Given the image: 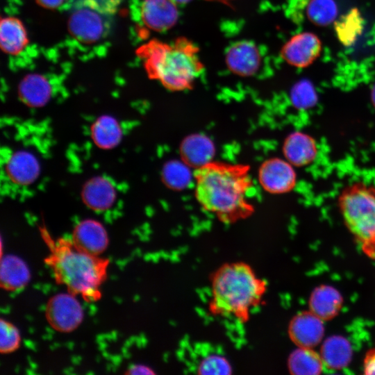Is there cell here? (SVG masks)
Listing matches in <instances>:
<instances>
[{"instance_id": "26", "label": "cell", "mask_w": 375, "mask_h": 375, "mask_svg": "<svg viewBox=\"0 0 375 375\" xmlns=\"http://www.w3.org/2000/svg\"><path fill=\"white\" fill-rule=\"evenodd\" d=\"M338 8L334 0H310L306 8L307 18L313 24L324 26L333 22Z\"/></svg>"}, {"instance_id": "7", "label": "cell", "mask_w": 375, "mask_h": 375, "mask_svg": "<svg viewBox=\"0 0 375 375\" xmlns=\"http://www.w3.org/2000/svg\"><path fill=\"white\" fill-rule=\"evenodd\" d=\"M45 317L49 324L60 333H70L82 323L84 311L76 296L58 293L49 299L45 307Z\"/></svg>"}, {"instance_id": "13", "label": "cell", "mask_w": 375, "mask_h": 375, "mask_svg": "<svg viewBox=\"0 0 375 375\" xmlns=\"http://www.w3.org/2000/svg\"><path fill=\"white\" fill-rule=\"evenodd\" d=\"M6 172L12 183L28 185L33 183L39 177L40 164L32 152L18 150L13 152L7 160Z\"/></svg>"}, {"instance_id": "29", "label": "cell", "mask_w": 375, "mask_h": 375, "mask_svg": "<svg viewBox=\"0 0 375 375\" xmlns=\"http://www.w3.org/2000/svg\"><path fill=\"white\" fill-rule=\"evenodd\" d=\"M292 97L298 104L309 103L315 99V91L308 81L297 83L292 91Z\"/></svg>"}, {"instance_id": "24", "label": "cell", "mask_w": 375, "mask_h": 375, "mask_svg": "<svg viewBox=\"0 0 375 375\" xmlns=\"http://www.w3.org/2000/svg\"><path fill=\"white\" fill-rule=\"evenodd\" d=\"M351 354L349 343L341 336L329 338L324 342L321 349L324 364L334 369L345 367L350 361Z\"/></svg>"}, {"instance_id": "20", "label": "cell", "mask_w": 375, "mask_h": 375, "mask_svg": "<svg viewBox=\"0 0 375 375\" xmlns=\"http://www.w3.org/2000/svg\"><path fill=\"white\" fill-rule=\"evenodd\" d=\"M28 35L22 22L14 17L2 18L0 24V44L6 53L16 55L28 44Z\"/></svg>"}, {"instance_id": "15", "label": "cell", "mask_w": 375, "mask_h": 375, "mask_svg": "<svg viewBox=\"0 0 375 375\" xmlns=\"http://www.w3.org/2000/svg\"><path fill=\"white\" fill-rule=\"evenodd\" d=\"M228 69L234 74L247 76L256 73L260 64V55L255 44L239 42L229 48L226 56Z\"/></svg>"}, {"instance_id": "30", "label": "cell", "mask_w": 375, "mask_h": 375, "mask_svg": "<svg viewBox=\"0 0 375 375\" xmlns=\"http://www.w3.org/2000/svg\"><path fill=\"white\" fill-rule=\"evenodd\" d=\"M362 368L365 374H375V346L366 353Z\"/></svg>"}, {"instance_id": "16", "label": "cell", "mask_w": 375, "mask_h": 375, "mask_svg": "<svg viewBox=\"0 0 375 375\" xmlns=\"http://www.w3.org/2000/svg\"><path fill=\"white\" fill-rule=\"evenodd\" d=\"M81 196L83 203L94 211L110 208L116 200V190L110 181L103 176H95L83 185Z\"/></svg>"}, {"instance_id": "27", "label": "cell", "mask_w": 375, "mask_h": 375, "mask_svg": "<svg viewBox=\"0 0 375 375\" xmlns=\"http://www.w3.org/2000/svg\"><path fill=\"white\" fill-rule=\"evenodd\" d=\"M197 371L201 375H229L233 373V367L226 357L219 354H210L200 361Z\"/></svg>"}, {"instance_id": "17", "label": "cell", "mask_w": 375, "mask_h": 375, "mask_svg": "<svg viewBox=\"0 0 375 375\" xmlns=\"http://www.w3.org/2000/svg\"><path fill=\"white\" fill-rule=\"evenodd\" d=\"M31 280V272L23 259L14 254L2 256L0 262V286L8 292L24 289Z\"/></svg>"}, {"instance_id": "34", "label": "cell", "mask_w": 375, "mask_h": 375, "mask_svg": "<svg viewBox=\"0 0 375 375\" xmlns=\"http://www.w3.org/2000/svg\"><path fill=\"white\" fill-rule=\"evenodd\" d=\"M372 97L373 101L375 103V85H374V88L372 90Z\"/></svg>"}, {"instance_id": "23", "label": "cell", "mask_w": 375, "mask_h": 375, "mask_svg": "<svg viewBox=\"0 0 375 375\" xmlns=\"http://www.w3.org/2000/svg\"><path fill=\"white\" fill-rule=\"evenodd\" d=\"M324 365L321 355L307 347L294 350L288 360V369L292 374H319Z\"/></svg>"}, {"instance_id": "5", "label": "cell", "mask_w": 375, "mask_h": 375, "mask_svg": "<svg viewBox=\"0 0 375 375\" xmlns=\"http://www.w3.org/2000/svg\"><path fill=\"white\" fill-rule=\"evenodd\" d=\"M338 205L356 244L367 257L375 260V186L353 181L341 190Z\"/></svg>"}, {"instance_id": "8", "label": "cell", "mask_w": 375, "mask_h": 375, "mask_svg": "<svg viewBox=\"0 0 375 375\" xmlns=\"http://www.w3.org/2000/svg\"><path fill=\"white\" fill-rule=\"evenodd\" d=\"M258 178L265 191L272 194H284L295 187L297 174L293 165L286 159L272 158L261 165Z\"/></svg>"}, {"instance_id": "9", "label": "cell", "mask_w": 375, "mask_h": 375, "mask_svg": "<svg viewBox=\"0 0 375 375\" xmlns=\"http://www.w3.org/2000/svg\"><path fill=\"white\" fill-rule=\"evenodd\" d=\"M322 42L310 32H302L292 36L282 47L281 55L290 65L307 67L320 56Z\"/></svg>"}, {"instance_id": "28", "label": "cell", "mask_w": 375, "mask_h": 375, "mask_svg": "<svg viewBox=\"0 0 375 375\" xmlns=\"http://www.w3.org/2000/svg\"><path fill=\"white\" fill-rule=\"evenodd\" d=\"M0 352L1 354L12 353L19 349L21 335L19 329L12 323L0 319Z\"/></svg>"}, {"instance_id": "22", "label": "cell", "mask_w": 375, "mask_h": 375, "mask_svg": "<svg viewBox=\"0 0 375 375\" xmlns=\"http://www.w3.org/2000/svg\"><path fill=\"white\" fill-rule=\"evenodd\" d=\"M92 138L99 148L110 149L115 147L122 138L120 124L112 116L101 115L91 127Z\"/></svg>"}, {"instance_id": "19", "label": "cell", "mask_w": 375, "mask_h": 375, "mask_svg": "<svg viewBox=\"0 0 375 375\" xmlns=\"http://www.w3.org/2000/svg\"><path fill=\"white\" fill-rule=\"evenodd\" d=\"M342 297L334 288L321 285L312 292L310 301V310L323 321L335 317L342 305Z\"/></svg>"}, {"instance_id": "33", "label": "cell", "mask_w": 375, "mask_h": 375, "mask_svg": "<svg viewBox=\"0 0 375 375\" xmlns=\"http://www.w3.org/2000/svg\"><path fill=\"white\" fill-rule=\"evenodd\" d=\"M173 1L176 3H187L190 0H173Z\"/></svg>"}, {"instance_id": "12", "label": "cell", "mask_w": 375, "mask_h": 375, "mask_svg": "<svg viewBox=\"0 0 375 375\" xmlns=\"http://www.w3.org/2000/svg\"><path fill=\"white\" fill-rule=\"evenodd\" d=\"M140 15L144 25L151 30L166 31L177 21L176 3L173 0H144L140 7Z\"/></svg>"}, {"instance_id": "25", "label": "cell", "mask_w": 375, "mask_h": 375, "mask_svg": "<svg viewBox=\"0 0 375 375\" xmlns=\"http://www.w3.org/2000/svg\"><path fill=\"white\" fill-rule=\"evenodd\" d=\"M364 20L359 10L353 8L335 22V31L339 41L345 46L354 43L361 34Z\"/></svg>"}, {"instance_id": "4", "label": "cell", "mask_w": 375, "mask_h": 375, "mask_svg": "<svg viewBox=\"0 0 375 375\" xmlns=\"http://www.w3.org/2000/svg\"><path fill=\"white\" fill-rule=\"evenodd\" d=\"M137 53L149 78L171 91L190 89L203 70L199 49L185 38L170 43L151 40L139 47Z\"/></svg>"}, {"instance_id": "14", "label": "cell", "mask_w": 375, "mask_h": 375, "mask_svg": "<svg viewBox=\"0 0 375 375\" xmlns=\"http://www.w3.org/2000/svg\"><path fill=\"white\" fill-rule=\"evenodd\" d=\"M283 152L285 158L293 166L303 167L314 161L318 149L312 137L303 132L295 131L285 139Z\"/></svg>"}, {"instance_id": "10", "label": "cell", "mask_w": 375, "mask_h": 375, "mask_svg": "<svg viewBox=\"0 0 375 375\" xmlns=\"http://www.w3.org/2000/svg\"><path fill=\"white\" fill-rule=\"evenodd\" d=\"M72 240L81 251L99 256L108 246V233L99 222L87 219L81 221L74 228Z\"/></svg>"}, {"instance_id": "18", "label": "cell", "mask_w": 375, "mask_h": 375, "mask_svg": "<svg viewBox=\"0 0 375 375\" xmlns=\"http://www.w3.org/2000/svg\"><path fill=\"white\" fill-rule=\"evenodd\" d=\"M18 93L24 103L38 108L49 102L52 90L45 76L39 74H31L24 76L19 83Z\"/></svg>"}, {"instance_id": "31", "label": "cell", "mask_w": 375, "mask_h": 375, "mask_svg": "<svg viewBox=\"0 0 375 375\" xmlns=\"http://www.w3.org/2000/svg\"><path fill=\"white\" fill-rule=\"evenodd\" d=\"M125 374L128 375H135V374H139V375H151L155 374V372L150 368L149 367L141 365V364H135L131 365L124 373Z\"/></svg>"}, {"instance_id": "32", "label": "cell", "mask_w": 375, "mask_h": 375, "mask_svg": "<svg viewBox=\"0 0 375 375\" xmlns=\"http://www.w3.org/2000/svg\"><path fill=\"white\" fill-rule=\"evenodd\" d=\"M39 5L45 8H57L64 1V0H36Z\"/></svg>"}, {"instance_id": "1", "label": "cell", "mask_w": 375, "mask_h": 375, "mask_svg": "<svg viewBox=\"0 0 375 375\" xmlns=\"http://www.w3.org/2000/svg\"><path fill=\"white\" fill-rule=\"evenodd\" d=\"M194 179L199 203L222 223H235L253 212L247 198L252 186L248 165L210 161L197 168Z\"/></svg>"}, {"instance_id": "11", "label": "cell", "mask_w": 375, "mask_h": 375, "mask_svg": "<svg viewBox=\"0 0 375 375\" xmlns=\"http://www.w3.org/2000/svg\"><path fill=\"white\" fill-rule=\"evenodd\" d=\"M323 320L310 311L296 315L290 322L288 334L299 347L312 348L322 340Z\"/></svg>"}, {"instance_id": "21", "label": "cell", "mask_w": 375, "mask_h": 375, "mask_svg": "<svg viewBox=\"0 0 375 375\" xmlns=\"http://www.w3.org/2000/svg\"><path fill=\"white\" fill-rule=\"evenodd\" d=\"M181 151L183 160L197 168L212 161L215 152L212 142L203 135L187 138L182 143Z\"/></svg>"}, {"instance_id": "6", "label": "cell", "mask_w": 375, "mask_h": 375, "mask_svg": "<svg viewBox=\"0 0 375 375\" xmlns=\"http://www.w3.org/2000/svg\"><path fill=\"white\" fill-rule=\"evenodd\" d=\"M103 8L95 0L78 3L68 20L71 35L84 44H92L104 38L110 31V22Z\"/></svg>"}, {"instance_id": "3", "label": "cell", "mask_w": 375, "mask_h": 375, "mask_svg": "<svg viewBox=\"0 0 375 375\" xmlns=\"http://www.w3.org/2000/svg\"><path fill=\"white\" fill-rule=\"evenodd\" d=\"M210 312L219 317H233L244 324L251 310L263 302L267 282L243 261L222 264L210 276Z\"/></svg>"}, {"instance_id": "2", "label": "cell", "mask_w": 375, "mask_h": 375, "mask_svg": "<svg viewBox=\"0 0 375 375\" xmlns=\"http://www.w3.org/2000/svg\"><path fill=\"white\" fill-rule=\"evenodd\" d=\"M40 232L49 249L44 262L51 269L56 283L66 286L68 292L81 296L88 303L99 301L110 260L81 251L68 238L54 240L45 228Z\"/></svg>"}]
</instances>
